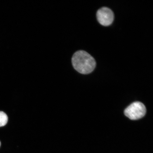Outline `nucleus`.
I'll list each match as a JSON object with an SVG mask.
<instances>
[{
    "label": "nucleus",
    "mask_w": 153,
    "mask_h": 153,
    "mask_svg": "<svg viewBox=\"0 0 153 153\" xmlns=\"http://www.w3.org/2000/svg\"><path fill=\"white\" fill-rule=\"evenodd\" d=\"M145 105L140 102H134L124 110V114L130 119L137 120L144 116L146 113Z\"/></svg>",
    "instance_id": "nucleus-2"
},
{
    "label": "nucleus",
    "mask_w": 153,
    "mask_h": 153,
    "mask_svg": "<svg viewBox=\"0 0 153 153\" xmlns=\"http://www.w3.org/2000/svg\"><path fill=\"white\" fill-rule=\"evenodd\" d=\"M97 17L99 23L102 26H107L110 25L113 22L114 15L111 10L104 7L97 11Z\"/></svg>",
    "instance_id": "nucleus-3"
},
{
    "label": "nucleus",
    "mask_w": 153,
    "mask_h": 153,
    "mask_svg": "<svg viewBox=\"0 0 153 153\" xmlns=\"http://www.w3.org/2000/svg\"><path fill=\"white\" fill-rule=\"evenodd\" d=\"M71 63L74 69L82 74L91 73L96 66L94 58L87 52L82 50L76 51L73 54Z\"/></svg>",
    "instance_id": "nucleus-1"
},
{
    "label": "nucleus",
    "mask_w": 153,
    "mask_h": 153,
    "mask_svg": "<svg viewBox=\"0 0 153 153\" xmlns=\"http://www.w3.org/2000/svg\"><path fill=\"white\" fill-rule=\"evenodd\" d=\"M8 121V117L4 112L0 111V127L6 125Z\"/></svg>",
    "instance_id": "nucleus-4"
},
{
    "label": "nucleus",
    "mask_w": 153,
    "mask_h": 153,
    "mask_svg": "<svg viewBox=\"0 0 153 153\" xmlns=\"http://www.w3.org/2000/svg\"><path fill=\"white\" fill-rule=\"evenodd\" d=\"M1 142L0 141V147H1Z\"/></svg>",
    "instance_id": "nucleus-5"
}]
</instances>
